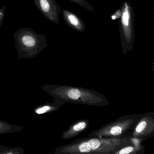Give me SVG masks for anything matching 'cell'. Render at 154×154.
<instances>
[{"mask_svg":"<svg viewBox=\"0 0 154 154\" xmlns=\"http://www.w3.org/2000/svg\"><path fill=\"white\" fill-rule=\"evenodd\" d=\"M122 13L119 19V25L122 52L128 54L133 50L135 38L134 14L133 7L129 1L121 5Z\"/></svg>","mask_w":154,"mask_h":154,"instance_id":"5b68a950","label":"cell"},{"mask_svg":"<svg viewBox=\"0 0 154 154\" xmlns=\"http://www.w3.org/2000/svg\"><path fill=\"white\" fill-rule=\"evenodd\" d=\"M131 142V137L126 136L121 138H109L88 137L76 139L74 141L57 147L52 153L54 154H110Z\"/></svg>","mask_w":154,"mask_h":154,"instance_id":"6da1fadb","label":"cell"},{"mask_svg":"<svg viewBox=\"0 0 154 154\" xmlns=\"http://www.w3.org/2000/svg\"><path fill=\"white\" fill-rule=\"evenodd\" d=\"M5 10H6V5H3L2 8L0 9V29L1 28L2 23L4 21Z\"/></svg>","mask_w":154,"mask_h":154,"instance_id":"9a60e30c","label":"cell"},{"mask_svg":"<svg viewBox=\"0 0 154 154\" xmlns=\"http://www.w3.org/2000/svg\"><path fill=\"white\" fill-rule=\"evenodd\" d=\"M122 13V7H121V8L119 9H118L117 11H116L115 13L112 15L111 18L113 20L119 19L121 17Z\"/></svg>","mask_w":154,"mask_h":154,"instance_id":"2e32d148","label":"cell"},{"mask_svg":"<svg viewBox=\"0 0 154 154\" xmlns=\"http://www.w3.org/2000/svg\"><path fill=\"white\" fill-rule=\"evenodd\" d=\"M18 59H32L48 46L46 37L30 28L19 29L13 34Z\"/></svg>","mask_w":154,"mask_h":154,"instance_id":"3957f363","label":"cell"},{"mask_svg":"<svg viewBox=\"0 0 154 154\" xmlns=\"http://www.w3.org/2000/svg\"><path fill=\"white\" fill-rule=\"evenodd\" d=\"M64 20L68 26L80 32H83L86 29L83 20L73 12L67 10H62Z\"/></svg>","mask_w":154,"mask_h":154,"instance_id":"9c48e42d","label":"cell"},{"mask_svg":"<svg viewBox=\"0 0 154 154\" xmlns=\"http://www.w3.org/2000/svg\"><path fill=\"white\" fill-rule=\"evenodd\" d=\"M89 120H80L70 125L68 128L63 132L62 138L63 140L73 138L87 129L89 126Z\"/></svg>","mask_w":154,"mask_h":154,"instance_id":"ba28073f","label":"cell"},{"mask_svg":"<svg viewBox=\"0 0 154 154\" xmlns=\"http://www.w3.org/2000/svg\"><path fill=\"white\" fill-rule=\"evenodd\" d=\"M68 1L80 5L81 7L86 9L87 10L91 12L96 13V11L94 10V8L85 0H68Z\"/></svg>","mask_w":154,"mask_h":154,"instance_id":"4fadbf2b","label":"cell"},{"mask_svg":"<svg viewBox=\"0 0 154 154\" xmlns=\"http://www.w3.org/2000/svg\"><path fill=\"white\" fill-rule=\"evenodd\" d=\"M138 114L124 115L105 124L88 134L89 137L121 138L128 136L129 132L138 118Z\"/></svg>","mask_w":154,"mask_h":154,"instance_id":"277c9868","label":"cell"},{"mask_svg":"<svg viewBox=\"0 0 154 154\" xmlns=\"http://www.w3.org/2000/svg\"><path fill=\"white\" fill-rule=\"evenodd\" d=\"M34 4L42 15L51 22L59 24V14L62 11L55 0H33Z\"/></svg>","mask_w":154,"mask_h":154,"instance_id":"52a82bcc","label":"cell"},{"mask_svg":"<svg viewBox=\"0 0 154 154\" xmlns=\"http://www.w3.org/2000/svg\"><path fill=\"white\" fill-rule=\"evenodd\" d=\"M65 103L57 99H55L52 103H44L40 106H37L34 109L35 113L37 114H43L49 113L57 110Z\"/></svg>","mask_w":154,"mask_h":154,"instance_id":"8fae6325","label":"cell"},{"mask_svg":"<svg viewBox=\"0 0 154 154\" xmlns=\"http://www.w3.org/2000/svg\"><path fill=\"white\" fill-rule=\"evenodd\" d=\"M24 150L19 147H10L5 150H0V154H23Z\"/></svg>","mask_w":154,"mask_h":154,"instance_id":"5bb4252c","label":"cell"},{"mask_svg":"<svg viewBox=\"0 0 154 154\" xmlns=\"http://www.w3.org/2000/svg\"><path fill=\"white\" fill-rule=\"evenodd\" d=\"M24 128V127L20 125L10 124L6 122L0 120V135L19 132Z\"/></svg>","mask_w":154,"mask_h":154,"instance_id":"7c38bea8","label":"cell"},{"mask_svg":"<svg viewBox=\"0 0 154 154\" xmlns=\"http://www.w3.org/2000/svg\"><path fill=\"white\" fill-rule=\"evenodd\" d=\"M43 91L55 99L65 103L103 107L109 103L104 95L92 89L68 85H45L41 86Z\"/></svg>","mask_w":154,"mask_h":154,"instance_id":"7a4b0ae2","label":"cell"},{"mask_svg":"<svg viewBox=\"0 0 154 154\" xmlns=\"http://www.w3.org/2000/svg\"><path fill=\"white\" fill-rule=\"evenodd\" d=\"M154 134V112L139 114L134 126L128 133V137L144 142Z\"/></svg>","mask_w":154,"mask_h":154,"instance_id":"8992f818","label":"cell"},{"mask_svg":"<svg viewBox=\"0 0 154 154\" xmlns=\"http://www.w3.org/2000/svg\"><path fill=\"white\" fill-rule=\"evenodd\" d=\"M142 141L137 139L131 137L129 144L113 152L112 154H142L144 153L145 146Z\"/></svg>","mask_w":154,"mask_h":154,"instance_id":"30bf717a","label":"cell"}]
</instances>
